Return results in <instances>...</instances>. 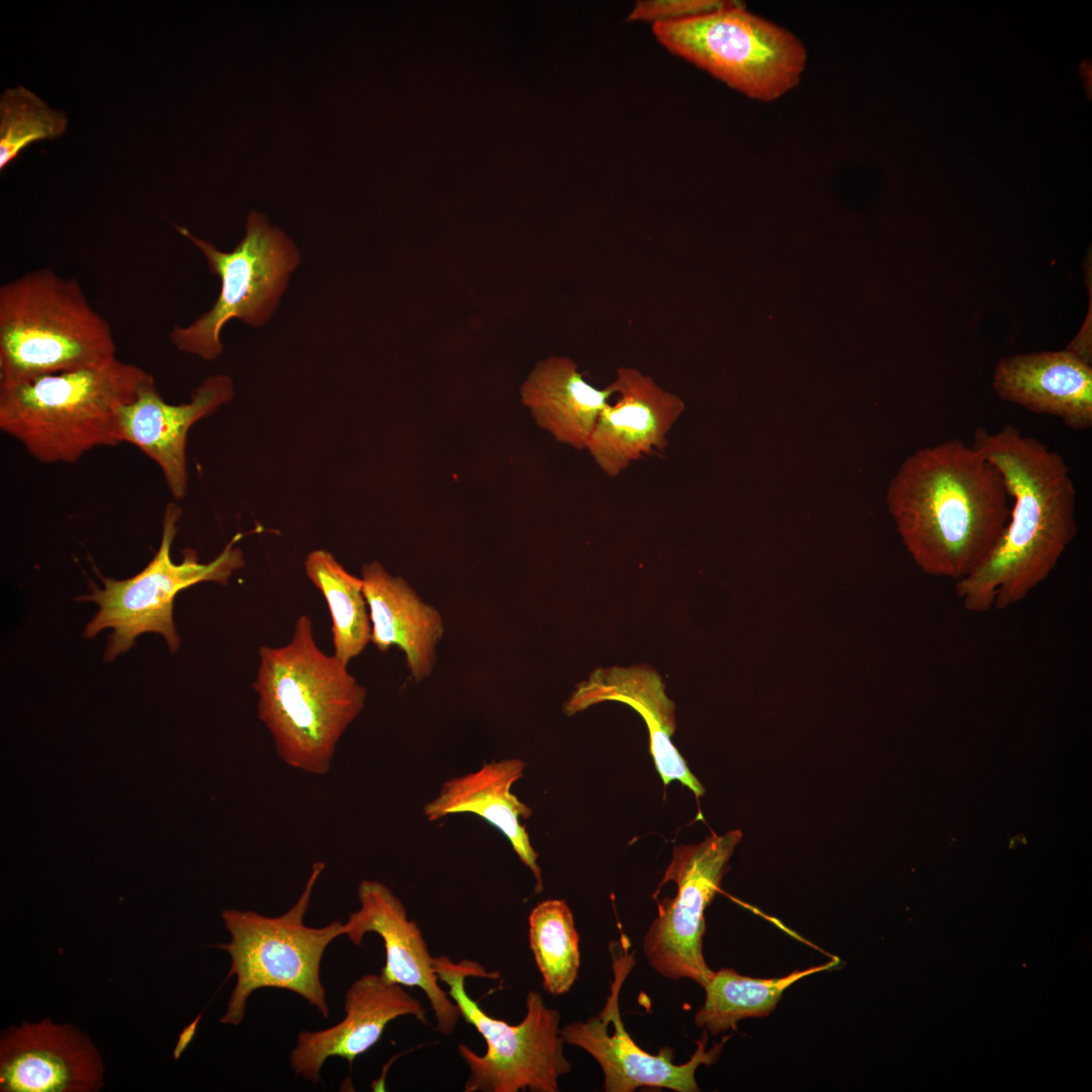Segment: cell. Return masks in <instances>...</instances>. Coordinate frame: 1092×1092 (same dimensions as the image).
<instances>
[{
    "instance_id": "cell-1",
    "label": "cell",
    "mask_w": 1092,
    "mask_h": 1092,
    "mask_svg": "<svg viewBox=\"0 0 1092 1092\" xmlns=\"http://www.w3.org/2000/svg\"><path fill=\"white\" fill-rule=\"evenodd\" d=\"M972 445L1000 472L1011 507L994 549L954 584L972 613L1008 609L1044 581L1077 535L1076 487L1064 457L1007 425L978 428Z\"/></svg>"
},
{
    "instance_id": "cell-2",
    "label": "cell",
    "mask_w": 1092,
    "mask_h": 1092,
    "mask_svg": "<svg viewBox=\"0 0 1092 1092\" xmlns=\"http://www.w3.org/2000/svg\"><path fill=\"white\" fill-rule=\"evenodd\" d=\"M886 500L918 567L956 582L990 555L1011 507L1000 472L959 439L908 457L893 477Z\"/></svg>"
},
{
    "instance_id": "cell-3",
    "label": "cell",
    "mask_w": 1092,
    "mask_h": 1092,
    "mask_svg": "<svg viewBox=\"0 0 1092 1092\" xmlns=\"http://www.w3.org/2000/svg\"><path fill=\"white\" fill-rule=\"evenodd\" d=\"M259 656L252 687L277 756L294 769L327 774L341 737L365 706L366 690L346 664L318 648L306 615L297 619L288 644L261 646Z\"/></svg>"
},
{
    "instance_id": "cell-4",
    "label": "cell",
    "mask_w": 1092,
    "mask_h": 1092,
    "mask_svg": "<svg viewBox=\"0 0 1092 1092\" xmlns=\"http://www.w3.org/2000/svg\"><path fill=\"white\" fill-rule=\"evenodd\" d=\"M153 377L117 357L97 366L0 383V430L42 463H74L120 444L119 412Z\"/></svg>"
},
{
    "instance_id": "cell-5",
    "label": "cell",
    "mask_w": 1092,
    "mask_h": 1092,
    "mask_svg": "<svg viewBox=\"0 0 1092 1092\" xmlns=\"http://www.w3.org/2000/svg\"><path fill=\"white\" fill-rule=\"evenodd\" d=\"M111 327L77 280L38 269L0 287V383L116 358Z\"/></svg>"
},
{
    "instance_id": "cell-6",
    "label": "cell",
    "mask_w": 1092,
    "mask_h": 1092,
    "mask_svg": "<svg viewBox=\"0 0 1092 1092\" xmlns=\"http://www.w3.org/2000/svg\"><path fill=\"white\" fill-rule=\"evenodd\" d=\"M325 869L313 863L297 901L282 915L264 916L251 910L224 909L221 913L230 940L216 946L230 954L228 977L236 985L220 1018L224 1024L239 1025L251 994L261 988L291 991L314 1007L324 1018L330 1014L326 989L321 980V964L329 944L345 935L344 923L333 921L323 927L305 925L316 881Z\"/></svg>"
},
{
    "instance_id": "cell-7",
    "label": "cell",
    "mask_w": 1092,
    "mask_h": 1092,
    "mask_svg": "<svg viewBox=\"0 0 1092 1092\" xmlns=\"http://www.w3.org/2000/svg\"><path fill=\"white\" fill-rule=\"evenodd\" d=\"M652 31L670 53L762 102L796 88L807 64L799 37L738 1L695 17L653 24Z\"/></svg>"
},
{
    "instance_id": "cell-8",
    "label": "cell",
    "mask_w": 1092,
    "mask_h": 1092,
    "mask_svg": "<svg viewBox=\"0 0 1092 1092\" xmlns=\"http://www.w3.org/2000/svg\"><path fill=\"white\" fill-rule=\"evenodd\" d=\"M435 973L448 986L461 1017L471 1024L486 1042L483 1055L464 1043L458 1053L468 1067L465 1092L559 1091V1078L570 1073L560 1034V1014L548 1007L542 996L530 991L526 996V1014L512 1025L487 1014L465 989L468 977L498 978L478 963L452 962L446 956L433 959Z\"/></svg>"
},
{
    "instance_id": "cell-9",
    "label": "cell",
    "mask_w": 1092,
    "mask_h": 1092,
    "mask_svg": "<svg viewBox=\"0 0 1092 1092\" xmlns=\"http://www.w3.org/2000/svg\"><path fill=\"white\" fill-rule=\"evenodd\" d=\"M181 514L180 507L175 503L166 506L160 547L141 572L122 580L100 576L104 587L91 585V594L78 599L93 602L99 607L85 628L87 638H93L105 629L112 630L108 636L105 661H112L128 651L136 637L144 633L161 634L170 651H177L180 638L173 618L176 596L203 581L226 584L232 574L245 565L242 550L235 546L242 534L236 535L207 563L200 562L192 549L183 551L184 558L180 563L174 562L171 547Z\"/></svg>"
},
{
    "instance_id": "cell-10",
    "label": "cell",
    "mask_w": 1092,
    "mask_h": 1092,
    "mask_svg": "<svg viewBox=\"0 0 1092 1092\" xmlns=\"http://www.w3.org/2000/svg\"><path fill=\"white\" fill-rule=\"evenodd\" d=\"M174 226L202 253L210 272L220 279V290L208 311L187 327H175L170 339L179 351L213 360L222 352L220 333L228 322L240 318L260 327L269 321L300 254L293 241L257 210L250 211L245 236L232 252Z\"/></svg>"
},
{
    "instance_id": "cell-11",
    "label": "cell",
    "mask_w": 1092,
    "mask_h": 1092,
    "mask_svg": "<svg viewBox=\"0 0 1092 1092\" xmlns=\"http://www.w3.org/2000/svg\"><path fill=\"white\" fill-rule=\"evenodd\" d=\"M742 832L712 833L702 842L677 845L653 897L673 882V898L658 902L657 916L643 937V952L653 970L670 980L690 979L704 987L714 971L703 953L705 910L721 890L727 863Z\"/></svg>"
},
{
    "instance_id": "cell-12",
    "label": "cell",
    "mask_w": 1092,
    "mask_h": 1092,
    "mask_svg": "<svg viewBox=\"0 0 1092 1092\" xmlns=\"http://www.w3.org/2000/svg\"><path fill=\"white\" fill-rule=\"evenodd\" d=\"M628 947L629 943H622L618 954L612 951L614 980L603 1007L608 1017L601 1010L583 1022L564 1025L560 1034L565 1043L584 1050L599 1063L607 1092H633L641 1087L700 1091L695 1078L698 1067L713 1065L730 1036L706 1051L708 1032L704 1029L696 1052L681 1065L673 1063V1050L669 1046L652 1055L637 1045L626 1030L619 1009L621 988L635 965L634 952H629Z\"/></svg>"
},
{
    "instance_id": "cell-13",
    "label": "cell",
    "mask_w": 1092,
    "mask_h": 1092,
    "mask_svg": "<svg viewBox=\"0 0 1092 1092\" xmlns=\"http://www.w3.org/2000/svg\"><path fill=\"white\" fill-rule=\"evenodd\" d=\"M359 909L344 923L345 935L360 945L365 934L377 933L383 940L385 964L380 974L403 987H418L428 998L436 1018V1027L451 1034L461 1017L460 1011L440 986L433 959L421 928L408 919L402 901L381 882L363 880L358 887Z\"/></svg>"
},
{
    "instance_id": "cell-14",
    "label": "cell",
    "mask_w": 1092,
    "mask_h": 1092,
    "mask_svg": "<svg viewBox=\"0 0 1092 1092\" xmlns=\"http://www.w3.org/2000/svg\"><path fill=\"white\" fill-rule=\"evenodd\" d=\"M102 1074L97 1050L70 1024L25 1022L1 1037L2 1092L96 1091Z\"/></svg>"
},
{
    "instance_id": "cell-15",
    "label": "cell",
    "mask_w": 1092,
    "mask_h": 1092,
    "mask_svg": "<svg viewBox=\"0 0 1092 1092\" xmlns=\"http://www.w3.org/2000/svg\"><path fill=\"white\" fill-rule=\"evenodd\" d=\"M612 383L617 399L602 411L585 450L605 474L616 477L644 455L664 450L685 403L634 368H619Z\"/></svg>"
},
{
    "instance_id": "cell-16",
    "label": "cell",
    "mask_w": 1092,
    "mask_h": 1092,
    "mask_svg": "<svg viewBox=\"0 0 1092 1092\" xmlns=\"http://www.w3.org/2000/svg\"><path fill=\"white\" fill-rule=\"evenodd\" d=\"M234 395L233 380L224 374L207 377L188 402L164 400L154 377L119 412V438L138 447L161 469L172 495L182 498L187 489L186 440L190 428L213 414Z\"/></svg>"
},
{
    "instance_id": "cell-17",
    "label": "cell",
    "mask_w": 1092,
    "mask_h": 1092,
    "mask_svg": "<svg viewBox=\"0 0 1092 1092\" xmlns=\"http://www.w3.org/2000/svg\"><path fill=\"white\" fill-rule=\"evenodd\" d=\"M345 1017L322 1030H301L290 1053V1066L296 1076L312 1083L321 1081V1070L331 1057L350 1064L371 1049L385 1027L400 1016H414L428 1024L423 1004L404 987L387 981L381 974H366L345 993Z\"/></svg>"
},
{
    "instance_id": "cell-18",
    "label": "cell",
    "mask_w": 1092,
    "mask_h": 1092,
    "mask_svg": "<svg viewBox=\"0 0 1092 1092\" xmlns=\"http://www.w3.org/2000/svg\"><path fill=\"white\" fill-rule=\"evenodd\" d=\"M1000 398L1061 420L1069 429L1092 427V368L1069 350L1003 357L993 373Z\"/></svg>"
},
{
    "instance_id": "cell-19",
    "label": "cell",
    "mask_w": 1092,
    "mask_h": 1092,
    "mask_svg": "<svg viewBox=\"0 0 1092 1092\" xmlns=\"http://www.w3.org/2000/svg\"><path fill=\"white\" fill-rule=\"evenodd\" d=\"M363 592L371 622V642L381 652L397 646L404 654L412 679L421 682L434 671L437 648L445 633L439 610L425 602L401 576L378 561L361 569Z\"/></svg>"
},
{
    "instance_id": "cell-20",
    "label": "cell",
    "mask_w": 1092,
    "mask_h": 1092,
    "mask_svg": "<svg viewBox=\"0 0 1092 1092\" xmlns=\"http://www.w3.org/2000/svg\"><path fill=\"white\" fill-rule=\"evenodd\" d=\"M604 701L622 702L643 718L649 732L650 752L665 786L678 781L697 797L705 794L703 785L671 742L676 728L674 705L665 695L656 672L640 667L600 669L576 688L564 711L573 715Z\"/></svg>"
},
{
    "instance_id": "cell-21",
    "label": "cell",
    "mask_w": 1092,
    "mask_h": 1092,
    "mask_svg": "<svg viewBox=\"0 0 1092 1092\" xmlns=\"http://www.w3.org/2000/svg\"><path fill=\"white\" fill-rule=\"evenodd\" d=\"M526 762L519 758L492 760L475 771L446 781L438 795L424 806L429 821L454 814L471 813L500 831L520 860L532 872L535 893L543 890L538 853L520 819H529L532 809L512 793V786L524 776Z\"/></svg>"
},
{
    "instance_id": "cell-22",
    "label": "cell",
    "mask_w": 1092,
    "mask_h": 1092,
    "mask_svg": "<svg viewBox=\"0 0 1092 1092\" xmlns=\"http://www.w3.org/2000/svg\"><path fill=\"white\" fill-rule=\"evenodd\" d=\"M613 383H588L574 361L552 356L538 362L521 387L523 403L538 426L557 442L585 450L602 411L615 394Z\"/></svg>"
},
{
    "instance_id": "cell-23",
    "label": "cell",
    "mask_w": 1092,
    "mask_h": 1092,
    "mask_svg": "<svg viewBox=\"0 0 1092 1092\" xmlns=\"http://www.w3.org/2000/svg\"><path fill=\"white\" fill-rule=\"evenodd\" d=\"M839 962L838 958H834L823 965L771 979L750 978L728 968L713 972L703 987L705 1001L695 1015V1023L714 1035L735 1030L742 1019L768 1015L783 993L795 982L834 969Z\"/></svg>"
},
{
    "instance_id": "cell-24",
    "label": "cell",
    "mask_w": 1092,
    "mask_h": 1092,
    "mask_svg": "<svg viewBox=\"0 0 1092 1092\" xmlns=\"http://www.w3.org/2000/svg\"><path fill=\"white\" fill-rule=\"evenodd\" d=\"M304 569L323 594L332 617L334 656L348 665L371 642V622L363 581L324 549L311 551Z\"/></svg>"
},
{
    "instance_id": "cell-25",
    "label": "cell",
    "mask_w": 1092,
    "mask_h": 1092,
    "mask_svg": "<svg viewBox=\"0 0 1092 1092\" xmlns=\"http://www.w3.org/2000/svg\"><path fill=\"white\" fill-rule=\"evenodd\" d=\"M529 942L544 989L553 996L567 993L580 966L579 935L564 900L548 899L529 915Z\"/></svg>"
},
{
    "instance_id": "cell-26",
    "label": "cell",
    "mask_w": 1092,
    "mask_h": 1092,
    "mask_svg": "<svg viewBox=\"0 0 1092 1092\" xmlns=\"http://www.w3.org/2000/svg\"><path fill=\"white\" fill-rule=\"evenodd\" d=\"M67 124L63 112L25 87L5 90L0 99V169L30 144L62 135Z\"/></svg>"
},
{
    "instance_id": "cell-27",
    "label": "cell",
    "mask_w": 1092,
    "mask_h": 1092,
    "mask_svg": "<svg viewBox=\"0 0 1092 1092\" xmlns=\"http://www.w3.org/2000/svg\"><path fill=\"white\" fill-rule=\"evenodd\" d=\"M729 0H639L627 16L629 21L673 22L702 15L725 6Z\"/></svg>"
},
{
    "instance_id": "cell-28",
    "label": "cell",
    "mask_w": 1092,
    "mask_h": 1092,
    "mask_svg": "<svg viewBox=\"0 0 1092 1092\" xmlns=\"http://www.w3.org/2000/svg\"><path fill=\"white\" fill-rule=\"evenodd\" d=\"M199 1019H200V1015L192 1023H190L187 1027H185L182 1030V1032L180 1033L177 1044H176V1046L174 1049V1052H173L174 1059H176V1060L179 1059L181 1054L184 1052V1050L187 1048L189 1042L192 1040V1038H193V1036L195 1034L197 1022L199 1021Z\"/></svg>"
}]
</instances>
